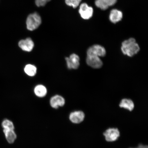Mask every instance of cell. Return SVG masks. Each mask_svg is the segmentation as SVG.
Masks as SVG:
<instances>
[{"mask_svg":"<svg viewBox=\"0 0 148 148\" xmlns=\"http://www.w3.org/2000/svg\"><path fill=\"white\" fill-rule=\"evenodd\" d=\"M65 60L68 69H77L79 66V57L77 54L73 53L69 57H66Z\"/></svg>","mask_w":148,"mask_h":148,"instance_id":"52a82bcc","label":"cell"},{"mask_svg":"<svg viewBox=\"0 0 148 148\" xmlns=\"http://www.w3.org/2000/svg\"><path fill=\"white\" fill-rule=\"evenodd\" d=\"M117 0H95L96 6L102 10H105L112 6L116 3Z\"/></svg>","mask_w":148,"mask_h":148,"instance_id":"8fae6325","label":"cell"},{"mask_svg":"<svg viewBox=\"0 0 148 148\" xmlns=\"http://www.w3.org/2000/svg\"><path fill=\"white\" fill-rule=\"evenodd\" d=\"M34 92L37 97H43L46 95L47 90L46 87L42 85H37L34 89Z\"/></svg>","mask_w":148,"mask_h":148,"instance_id":"9a60e30c","label":"cell"},{"mask_svg":"<svg viewBox=\"0 0 148 148\" xmlns=\"http://www.w3.org/2000/svg\"><path fill=\"white\" fill-rule=\"evenodd\" d=\"M24 71L29 76L33 77L36 74L37 68L34 65L27 64L25 66Z\"/></svg>","mask_w":148,"mask_h":148,"instance_id":"2e32d148","label":"cell"},{"mask_svg":"<svg viewBox=\"0 0 148 148\" xmlns=\"http://www.w3.org/2000/svg\"><path fill=\"white\" fill-rule=\"evenodd\" d=\"M105 140L108 142L116 141L120 136V131L115 127H110L107 129L103 133Z\"/></svg>","mask_w":148,"mask_h":148,"instance_id":"3957f363","label":"cell"},{"mask_svg":"<svg viewBox=\"0 0 148 148\" xmlns=\"http://www.w3.org/2000/svg\"><path fill=\"white\" fill-rule=\"evenodd\" d=\"M18 45L23 51L27 52L32 51L34 47V43L30 38H27L25 40H20L18 42Z\"/></svg>","mask_w":148,"mask_h":148,"instance_id":"9c48e42d","label":"cell"},{"mask_svg":"<svg viewBox=\"0 0 148 148\" xmlns=\"http://www.w3.org/2000/svg\"><path fill=\"white\" fill-rule=\"evenodd\" d=\"M2 126L5 130H14V125L12 121L8 119H5L2 123Z\"/></svg>","mask_w":148,"mask_h":148,"instance_id":"e0dca14e","label":"cell"},{"mask_svg":"<svg viewBox=\"0 0 148 148\" xmlns=\"http://www.w3.org/2000/svg\"><path fill=\"white\" fill-rule=\"evenodd\" d=\"M87 54V56L104 57L106 55V51L103 46L97 44L89 48Z\"/></svg>","mask_w":148,"mask_h":148,"instance_id":"5b68a950","label":"cell"},{"mask_svg":"<svg viewBox=\"0 0 148 148\" xmlns=\"http://www.w3.org/2000/svg\"><path fill=\"white\" fill-rule=\"evenodd\" d=\"M3 131L8 143L10 144L14 143L16 138V135L14 130L3 129Z\"/></svg>","mask_w":148,"mask_h":148,"instance_id":"5bb4252c","label":"cell"},{"mask_svg":"<svg viewBox=\"0 0 148 148\" xmlns=\"http://www.w3.org/2000/svg\"><path fill=\"white\" fill-rule=\"evenodd\" d=\"M82 1V0H65V1L66 5L75 8L79 6Z\"/></svg>","mask_w":148,"mask_h":148,"instance_id":"ac0fdd59","label":"cell"},{"mask_svg":"<svg viewBox=\"0 0 148 148\" xmlns=\"http://www.w3.org/2000/svg\"><path fill=\"white\" fill-rule=\"evenodd\" d=\"M86 62L89 66L94 69H99L103 64L101 59L97 56H87Z\"/></svg>","mask_w":148,"mask_h":148,"instance_id":"ba28073f","label":"cell"},{"mask_svg":"<svg viewBox=\"0 0 148 148\" xmlns=\"http://www.w3.org/2000/svg\"><path fill=\"white\" fill-rule=\"evenodd\" d=\"M85 117V114L81 110H75L69 114V119L72 123L79 124L83 121Z\"/></svg>","mask_w":148,"mask_h":148,"instance_id":"8992f818","label":"cell"},{"mask_svg":"<svg viewBox=\"0 0 148 148\" xmlns=\"http://www.w3.org/2000/svg\"><path fill=\"white\" fill-rule=\"evenodd\" d=\"M119 106L120 108L124 109L129 112H132L134 108V103L132 99H123L120 101Z\"/></svg>","mask_w":148,"mask_h":148,"instance_id":"4fadbf2b","label":"cell"},{"mask_svg":"<svg viewBox=\"0 0 148 148\" xmlns=\"http://www.w3.org/2000/svg\"><path fill=\"white\" fill-rule=\"evenodd\" d=\"M79 12L83 19L88 20L91 18L93 14V9L89 6L87 3H83L79 6Z\"/></svg>","mask_w":148,"mask_h":148,"instance_id":"277c9868","label":"cell"},{"mask_svg":"<svg viewBox=\"0 0 148 148\" xmlns=\"http://www.w3.org/2000/svg\"><path fill=\"white\" fill-rule=\"evenodd\" d=\"M50 103L52 108L57 109L59 107H62L65 103L64 98L60 95H56L51 98Z\"/></svg>","mask_w":148,"mask_h":148,"instance_id":"30bf717a","label":"cell"},{"mask_svg":"<svg viewBox=\"0 0 148 148\" xmlns=\"http://www.w3.org/2000/svg\"><path fill=\"white\" fill-rule=\"evenodd\" d=\"M121 50L124 54L132 57L139 51L140 48L136 40L131 38L122 42Z\"/></svg>","mask_w":148,"mask_h":148,"instance_id":"6da1fadb","label":"cell"},{"mask_svg":"<svg viewBox=\"0 0 148 148\" xmlns=\"http://www.w3.org/2000/svg\"><path fill=\"white\" fill-rule=\"evenodd\" d=\"M51 0H36V4L38 7L45 6L46 3Z\"/></svg>","mask_w":148,"mask_h":148,"instance_id":"d6986e66","label":"cell"},{"mask_svg":"<svg viewBox=\"0 0 148 148\" xmlns=\"http://www.w3.org/2000/svg\"><path fill=\"white\" fill-rule=\"evenodd\" d=\"M41 23L42 19L39 14L36 12L31 14L27 19V28L29 31H34L40 26Z\"/></svg>","mask_w":148,"mask_h":148,"instance_id":"7a4b0ae2","label":"cell"},{"mask_svg":"<svg viewBox=\"0 0 148 148\" xmlns=\"http://www.w3.org/2000/svg\"><path fill=\"white\" fill-rule=\"evenodd\" d=\"M123 18V12L117 9H113L111 10L109 16L110 21L114 23H118L121 21Z\"/></svg>","mask_w":148,"mask_h":148,"instance_id":"7c38bea8","label":"cell"},{"mask_svg":"<svg viewBox=\"0 0 148 148\" xmlns=\"http://www.w3.org/2000/svg\"><path fill=\"white\" fill-rule=\"evenodd\" d=\"M130 148H148V145H140L138 146L137 147H131Z\"/></svg>","mask_w":148,"mask_h":148,"instance_id":"ffe728a7","label":"cell"}]
</instances>
